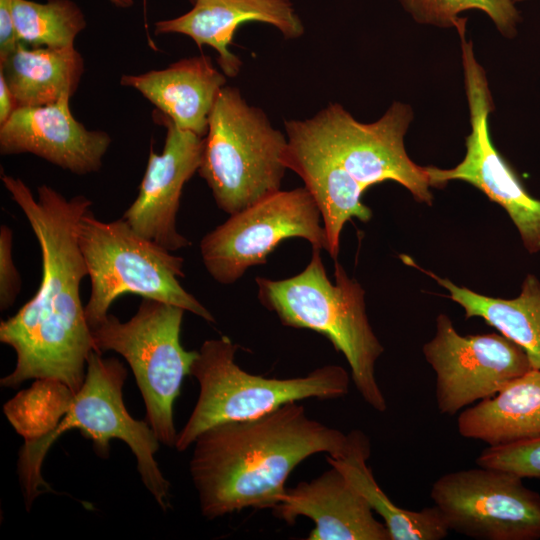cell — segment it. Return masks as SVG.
Returning <instances> with one entry per match:
<instances>
[{
	"label": "cell",
	"mask_w": 540,
	"mask_h": 540,
	"mask_svg": "<svg viewBox=\"0 0 540 540\" xmlns=\"http://www.w3.org/2000/svg\"><path fill=\"white\" fill-rule=\"evenodd\" d=\"M1 180L39 243L42 278L35 295L0 323L1 343L16 353L14 370L0 383L16 388L29 379L52 380L76 394L95 350L80 297L88 271L78 242L80 220L92 201L84 195L68 199L46 184L36 198L21 178L2 173Z\"/></svg>",
	"instance_id": "1"
},
{
	"label": "cell",
	"mask_w": 540,
	"mask_h": 540,
	"mask_svg": "<svg viewBox=\"0 0 540 540\" xmlns=\"http://www.w3.org/2000/svg\"><path fill=\"white\" fill-rule=\"evenodd\" d=\"M352 443L289 402L263 416L214 425L195 439L189 471L201 514L208 520L245 508L274 509L290 473L305 459L337 457Z\"/></svg>",
	"instance_id": "2"
},
{
	"label": "cell",
	"mask_w": 540,
	"mask_h": 540,
	"mask_svg": "<svg viewBox=\"0 0 540 540\" xmlns=\"http://www.w3.org/2000/svg\"><path fill=\"white\" fill-rule=\"evenodd\" d=\"M335 284L327 276L320 249L299 274L282 280L257 277L258 298L284 326L313 330L342 353L353 384L363 400L378 412L387 409L376 379V362L384 348L366 312L365 292L335 260Z\"/></svg>",
	"instance_id": "3"
},
{
	"label": "cell",
	"mask_w": 540,
	"mask_h": 540,
	"mask_svg": "<svg viewBox=\"0 0 540 540\" xmlns=\"http://www.w3.org/2000/svg\"><path fill=\"white\" fill-rule=\"evenodd\" d=\"M126 376L127 370L118 359L104 358L96 350L90 353L84 383L64 416L45 435L25 440L20 450L18 472L27 508L40 494L51 491L42 477V464L57 438L71 429L80 430L91 440L102 458L109 456L112 439L125 442L136 457L146 489L163 511L170 507V483L154 457L160 442L146 421L136 420L128 413L122 394Z\"/></svg>",
	"instance_id": "4"
},
{
	"label": "cell",
	"mask_w": 540,
	"mask_h": 540,
	"mask_svg": "<svg viewBox=\"0 0 540 540\" xmlns=\"http://www.w3.org/2000/svg\"><path fill=\"white\" fill-rule=\"evenodd\" d=\"M237 349L229 337L221 336L204 341L198 350L191 376L198 381L200 391L178 433L174 447L178 451H185L214 425L257 418L289 402L333 400L349 392L351 375L339 365H325L293 378L264 377L248 373L235 362Z\"/></svg>",
	"instance_id": "5"
},
{
	"label": "cell",
	"mask_w": 540,
	"mask_h": 540,
	"mask_svg": "<svg viewBox=\"0 0 540 540\" xmlns=\"http://www.w3.org/2000/svg\"><path fill=\"white\" fill-rule=\"evenodd\" d=\"M78 242L90 279L85 305L90 329L126 294L173 304L215 322L213 314L180 284L183 258L138 234L122 217L102 221L88 210L79 223Z\"/></svg>",
	"instance_id": "6"
},
{
	"label": "cell",
	"mask_w": 540,
	"mask_h": 540,
	"mask_svg": "<svg viewBox=\"0 0 540 540\" xmlns=\"http://www.w3.org/2000/svg\"><path fill=\"white\" fill-rule=\"evenodd\" d=\"M288 139L239 89L219 92L204 137L199 175L229 215L280 190Z\"/></svg>",
	"instance_id": "7"
},
{
	"label": "cell",
	"mask_w": 540,
	"mask_h": 540,
	"mask_svg": "<svg viewBox=\"0 0 540 540\" xmlns=\"http://www.w3.org/2000/svg\"><path fill=\"white\" fill-rule=\"evenodd\" d=\"M185 310L142 298L136 313L121 322L113 314L91 328L95 350L120 354L131 367L146 408V422L159 442L175 447L174 402L198 350L187 351L180 340Z\"/></svg>",
	"instance_id": "8"
},
{
	"label": "cell",
	"mask_w": 540,
	"mask_h": 540,
	"mask_svg": "<svg viewBox=\"0 0 540 540\" xmlns=\"http://www.w3.org/2000/svg\"><path fill=\"white\" fill-rule=\"evenodd\" d=\"M413 117L408 104L394 101L377 121L361 123L340 104L330 103L312 118L286 120L285 130L337 162L364 190L394 181L430 206L433 194L426 168L413 162L404 146Z\"/></svg>",
	"instance_id": "9"
},
{
	"label": "cell",
	"mask_w": 540,
	"mask_h": 540,
	"mask_svg": "<svg viewBox=\"0 0 540 540\" xmlns=\"http://www.w3.org/2000/svg\"><path fill=\"white\" fill-rule=\"evenodd\" d=\"M466 21L456 26L461 46L464 87L471 131L466 137V154L451 169L425 166L431 187L448 182H467L500 205L516 226L525 249L540 252V199L533 197L512 167L493 145L489 116L494 110L486 71L477 61L472 40L466 38Z\"/></svg>",
	"instance_id": "10"
},
{
	"label": "cell",
	"mask_w": 540,
	"mask_h": 540,
	"mask_svg": "<svg viewBox=\"0 0 540 540\" xmlns=\"http://www.w3.org/2000/svg\"><path fill=\"white\" fill-rule=\"evenodd\" d=\"M321 213L305 187L279 190L236 212L201 240L203 264L225 285L239 280L249 267L264 264L284 240L303 238L312 248L328 250Z\"/></svg>",
	"instance_id": "11"
},
{
	"label": "cell",
	"mask_w": 540,
	"mask_h": 540,
	"mask_svg": "<svg viewBox=\"0 0 540 540\" xmlns=\"http://www.w3.org/2000/svg\"><path fill=\"white\" fill-rule=\"evenodd\" d=\"M520 476L497 468L440 476L430 497L449 531L477 540H539L540 494Z\"/></svg>",
	"instance_id": "12"
},
{
	"label": "cell",
	"mask_w": 540,
	"mask_h": 540,
	"mask_svg": "<svg viewBox=\"0 0 540 540\" xmlns=\"http://www.w3.org/2000/svg\"><path fill=\"white\" fill-rule=\"evenodd\" d=\"M423 354L436 374L437 409L447 416L494 396L532 369L525 351L501 333L463 336L446 314L437 316Z\"/></svg>",
	"instance_id": "13"
},
{
	"label": "cell",
	"mask_w": 540,
	"mask_h": 540,
	"mask_svg": "<svg viewBox=\"0 0 540 540\" xmlns=\"http://www.w3.org/2000/svg\"><path fill=\"white\" fill-rule=\"evenodd\" d=\"M160 122L167 131L163 150H150L138 195L122 218L138 234L173 252L191 245L177 231L176 216L183 187L200 167L204 137L178 128L163 114Z\"/></svg>",
	"instance_id": "14"
},
{
	"label": "cell",
	"mask_w": 540,
	"mask_h": 540,
	"mask_svg": "<svg viewBox=\"0 0 540 540\" xmlns=\"http://www.w3.org/2000/svg\"><path fill=\"white\" fill-rule=\"evenodd\" d=\"M69 101L16 109L0 124L1 155L30 153L76 175L98 172L112 139L77 121Z\"/></svg>",
	"instance_id": "15"
},
{
	"label": "cell",
	"mask_w": 540,
	"mask_h": 540,
	"mask_svg": "<svg viewBox=\"0 0 540 540\" xmlns=\"http://www.w3.org/2000/svg\"><path fill=\"white\" fill-rule=\"evenodd\" d=\"M274 515L293 525L298 517L314 523L307 540H391L364 497L335 467L311 481L287 488Z\"/></svg>",
	"instance_id": "16"
},
{
	"label": "cell",
	"mask_w": 540,
	"mask_h": 540,
	"mask_svg": "<svg viewBox=\"0 0 540 540\" xmlns=\"http://www.w3.org/2000/svg\"><path fill=\"white\" fill-rule=\"evenodd\" d=\"M247 22L272 25L286 39L304 34V25L290 0H195L185 14L155 22L154 32L186 35L199 47L214 48L222 72L236 77L242 62L229 46L238 27Z\"/></svg>",
	"instance_id": "17"
},
{
	"label": "cell",
	"mask_w": 540,
	"mask_h": 540,
	"mask_svg": "<svg viewBox=\"0 0 540 540\" xmlns=\"http://www.w3.org/2000/svg\"><path fill=\"white\" fill-rule=\"evenodd\" d=\"M120 84L141 93L178 128L205 137L226 75L213 66L209 56L200 55L164 69L123 75Z\"/></svg>",
	"instance_id": "18"
},
{
	"label": "cell",
	"mask_w": 540,
	"mask_h": 540,
	"mask_svg": "<svg viewBox=\"0 0 540 540\" xmlns=\"http://www.w3.org/2000/svg\"><path fill=\"white\" fill-rule=\"evenodd\" d=\"M284 156L287 169L294 171L314 199L322 217L329 255L336 260L340 236L352 218L368 222L372 211L361 201L362 186L337 162L306 140L286 134Z\"/></svg>",
	"instance_id": "19"
},
{
	"label": "cell",
	"mask_w": 540,
	"mask_h": 540,
	"mask_svg": "<svg viewBox=\"0 0 540 540\" xmlns=\"http://www.w3.org/2000/svg\"><path fill=\"white\" fill-rule=\"evenodd\" d=\"M459 434L488 446L540 438V370L530 369L494 396L462 410Z\"/></svg>",
	"instance_id": "20"
},
{
	"label": "cell",
	"mask_w": 540,
	"mask_h": 540,
	"mask_svg": "<svg viewBox=\"0 0 540 540\" xmlns=\"http://www.w3.org/2000/svg\"><path fill=\"white\" fill-rule=\"evenodd\" d=\"M84 70V59L75 46L29 48L20 42L0 60V73L19 107L43 106L71 98Z\"/></svg>",
	"instance_id": "21"
},
{
	"label": "cell",
	"mask_w": 540,
	"mask_h": 540,
	"mask_svg": "<svg viewBox=\"0 0 540 540\" xmlns=\"http://www.w3.org/2000/svg\"><path fill=\"white\" fill-rule=\"evenodd\" d=\"M370 441L360 430L352 431V443L342 455L326 460L337 468L364 497L386 525L391 540H441L450 532L440 510L435 506L419 511L395 504L382 490L367 465Z\"/></svg>",
	"instance_id": "22"
},
{
	"label": "cell",
	"mask_w": 540,
	"mask_h": 540,
	"mask_svg": "<svg viewBox=\"0 0 540 540\" xmlns=\"http://www.w3.org/2000/svg\"><path fill=\"white\" fill-rule=\"evenodd\" d=\"M449 291V298L459 304L465 318H482L488 325L519 345L529 357L532 368L540 370V281L528 274L519 295L513 299L482 295L421 269Z\"/></svg>",
	"instance_id": "23"
},
{
	"label": "cell",
	"mask_w": 540,
	"mask_h": 540,
	"mask_svg": "<svg viewBox=\"0 0 540 540\" xmlns=\"http://www.w3.org/2000/svg\"><path fill=\"white\" fill-rule=\"evenodd\" d=\"M13 19L18 41L32 47H74L86 28L85 14L72 0H13Z\"/></svg>",
	"instance_id": "24"
},
{
	"label": "cell",
	"mask_w": 540,
	"mask_h": 540,
	"mask_svg": "<svg viewBox=\"0 0 540 540\" xmlns=\"http://www.w3.org/2000/svg\"><path fill=\"white\" fill-rule=\"evenodd\" d=\"M74 395L59 382L38 379L29 390L9 401L4 412L25 440L35 439L58 424Z\"/></svg>",
	"instance_id": "25"
},
{
	"label": "cell",
	"mask_w": 540,
	"mask_h": 540,
	"mask_svg": "<svg viewBox=\"0 0 540 540\" xmlns=\"http://www.w3.org/2000/svg\"><path fill=\"white\" fill-rule=\"evenodd\" d=\"M405 12L422 25L455 28L460 13L479 10L485 13L503 37L513 38L521 22L515 0H399Z\"/></svg>",
	"instance_id": "26"
},
{
	"label": "cell",
	"mask_w": 540,
	"mask_h": 540,
	"mask_svg": "<svg viewBox=\"0 0 540 540\" xmlns=\"http://www.w3.org/2000/svg\"><path fill=\"white\" fill-rule=\"evenodd\" d=\"M476 464L505 470L521 478L540 479V438L488 446L477 457Z\"/></svg>",
	"instance_id": "27"
},
{
	"label": "cell",
	"mask_w": 540,
	"mask_h": 540,
	"mask_svg": "<svg viewBox=\"0 0 540 540\" xmlns=\"http://www.w3.org/2000/svg\"><path fill=\"white\" fill-rule=\"evenodd\" d=\"M21 290V277L13 259V231L0 227V309L6 311L15 302Z\"/></svg>",
	"instance_id": "28"
},
{
	"label": "cell",
	"mask_w": 540,
	"mask_h": 540,
	"mask_svg": "<svg viewBox=\"0 0 540 540\" xmlns=\"http://www.w3.org/2000/svg\"><path fill=\"white\" fill-rule=\"evenodd\" d=\"M19 43L13 19V0H0V60L9 55Z\"/></svg>",
	"instance_id": "29"
},
{
	"label": "cell",
	"mask_w": 540,
	"mask_h": 540,
	"mask_svg": "<svg viewBox=\"0 0 540 540\" xmlns=\"http://www.w3.org/2000/svg\"><path fill=\"white\" fill-rule=\"evenodd\" d=\"M18 108L19 106L12 91L4 76L0 73V124L7 121Z\"/></svg>",
	"instance_id": "30"
},
{
	"label": "cell",
	"mask_w": 540,
	"mask_h": 540,
	"mask_svg": "<svg viewBox=\"0 0 540 540\" xmlns=\"http://www.w3.org/2000/svg\"><path fill=\"white\" fill-rule=\"evenodd\" d=\"M113 5L119 8H129L134 5V0H109Z\"/></svg>",
	"instance_id": "31"
},
{
	"label": "cell",
	"mask_w": 540,
	"mask_h": 540,
	"mask_svg": "<svg viewBox=\"0 0 540 540\" xmlns=\"http://www.w3.org/2000/svg\"><path fill=\"white\" fill-rule=\"evenodd\" d=\"M515 1H516V2L518 3V2H521V1H526V0H515Z\"/></svg>",
	"instance_id": "32"
},
{
	"label": "cell",
	"mask_w": 540,
	"mask_h": 540,
	"mask_svg": "<svg viewBox=\"0 0 540 540\" xmlns=\"http://www.w3.org/2000/svg\"><path fill=\"white\" fill-rule=\"evenodd\" d=\"M195 0H191V2L193 3Z\"/></svg>",
	"instance_id": "33"
}]
</instances>
